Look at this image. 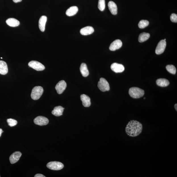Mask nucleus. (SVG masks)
I'll return each instance as SVG.
<instances>
[{
    "mask_svg": "<svg viewBox=\"0 0 177 177\" xmlns=\"http://www.w3.org/2000/svg\"><path fill=\"white\" fill-rule=\"evenodd\" d=\"M98 7L100 11H103L105 8V0H99Z\"/></svg>",
    "mask_w": 177,
    "mask_h": 177,
    "instance_id": "obj_26",
    "label": "nucleus"
},
{
    "mask_svg": "<svg viewBox=\"0 0 177 177\" xmlns=\"http://www.w3.org/2000/svg\"><path fill=\"white\" fill-rule=\"evenodd\" d=\"M143 126L139 121L132 120L129 121L125 128L127 135L132 137H135L142 133Z\"/></svg>",
    "mask_w": 177,
    "mask_h": 177,
    "instance_id": "obj_1",
    "label": "nucleus"
},
{
    "mask_svg": "<svg viewBox=\"0 0 177 177\" xmlns=\"http://www.w3.org/2000/svg\"><path fill=\"white\" fill-rule=\"evenodd\" d=\"M49 122V120L47 118L41 116L37 117L34 120V122L36 124L41 126L47 125Z\"/></svg>",
    "mask_w": 177,
    "mask_h": 177,
    "instance_id": "obj_7",
    "label": "nucleus"
},
{
    "mask_svg": "<svg viewBox=\"0 0 177 177\" xmlns=\"http://www.w3.org/2000/svg\"><path fill=\"white\" fill-rule=\"evenodd\" d=\"M47 167L51 170H57L63 169L64 165L60 162L53 161L50 162L47 164Z\"/></svg>",
    "mask_w": 177,
    "mask_h": 177,
    "instance_id": "obj_5",
    "label": "nucleus"
},
{
    "mask_svg": "<svg viewBox=\"0 0 177 177\" xmlns=\"http://www.w3.org/2000/svg\"><path fill=\"white\" fill-rule=\"evenodd\" d=\"M3 130L1 129H0V137L1 136L2 133H3Z\"/></svg>",
    "mask_w": 177,
    "mask_h": 177,
    "instance_id": "obj_31",
    "label": "nucleus"
},
{
    "mask_svg": "<svg viewBox=\"0 0 177 177\" xmlns=\"http://www.w3.org/2000/svg\"><path fill=\"white\" fill-rule=\"evenodd\" d=\"M164 40H166V39H164Z\"/></svg>",
    "mask_w": 177,
    "mask_h": 177,
    "instance_id": "obj_33",
    "label": "nucleus"
},
{
    "mask_svg": "<svg viewBox=\"0 0 177 177\" xmlns=\"http://www.w3.org/2000/svg\"><path fill=\"white\" fill-rule=\"evenodd\" d=\"M8 72V68L7 63L5 61H0V74L5 75Z\"/></svg>",
    "mask_w": 177,
    "mask_h": 177,
    "instance_id": "obj_17",
    "label": "nucleus"
},
{
    "mask_svg": "<svg viewBox=\"0 0 177 177\" xmlns=\"http://www.w3.org/2000/svg\"><path fill=\"white\" fill-rule=\"evenodd\" d=\"M94 30L93 28L91 26H87L83 28L80 30V33L82 35L87 36L93 33Z\"/></svg>",
    "mask_w": 177,
    "mask_h": 177,
    "instance_id": "obj_13",
    "label": "nucleus"
},
{
    "mask_svg": "<svg viewBox=\"0 0 177 177\" xmlns=\"http://www.w3.org/2000/svg\"><path fill=\"white\" fill-rule=\"evenodd\" d=\"M166 69L167 71L172 74H176V68L173 65H168L166 66Z\"/></svg>",
    "mask_w": 177,
    "mask_h": 177,
    "instance_id": "obj_24",
    "label": "nucleus"
},
{
    "mask_svg": "<svg viewBox=\"0 0 177 177\" xmlns=\"http://www.w3.org/2000/svg\"><path fill=\"white\" fill-rule=\"evenodd\" d=\"M7 24L12 27H16L18 26L20 24V22L18 20L14 18H9L6 20Z\"/></svg>",
    "mask_w": 177,
    "mask_h": 177,
    "instance_id": "obj_19",
    "label": "nucleus"
},
{
    "mask_svg": "<svg viewBox=\"0 0 177 177\" xmlns=\"http://www.w3.org/2000/svg\"><path fill=\"white\" fill-rule=\"evenodd\" d=\"M78 8L76 6H72L68 8L66 11V14L68 16H71L75 15L78 11Z\"/></svg>",
    "mask_w": 177,
    "mask_h": 177,
    "instance_id": "obj_18",
    "label": "nucleus"
},
{
    "mask_svg": "<svg viewBox=\"0 0 177 177\" xmlns=\"http://www.w3.org/2000/svg\"><path fill=\"white\" fill-rule=\"evenodd\" d=\"M129 94L132 98L138 99L143 96L144 94V91L138 87H132L129 89Z\"/></svg>",
    "mask_w": 177,
    "mask_h": 177,
    "instance_id": "obj_2",
    "label": "nucleus"
},
{
    "mask_svg": "<svg viewBox=\"0 0 177 177\" xmlns=\"http://www.w3.org/2000/svg\"><path fill=\"white\" fill-rule=\"evenodd\" d=\"M177 104H175L174 108H175V109L176 110V111H177Z\"/></svg>",
    "mask_w": 177,
    "mask_h": 177,
    "instance_id": "obj_32",
    "label": "nucleus"
},
{
    "mask_svg": "<svg viewBox=\"0 0 177 177\" xmlns=\"http://www.w3.org/2000/svg\"><path fill=\"white\" fill-rule=\"evenodd\" d=\"M21 153L20 152H16L11 155L10 161L11 163L13 164L18 162L21 156Z\"/></svg>",
    "mask_w": 177,
    "mask_h": 177,
    "instance_id": "obj_12",
    "label": "nucleus"
},
{
    "mask_svg": "<svg viewBox=\"0 0 177 177\" xmlns=\"http://www.w3.org/2000/svg\"><path fill=\"white\" fill-rule=\"evenodd\" d=\"M15 3H18L22 1V0H13Z\"/></svg>",
    "mask_w": 177,
    "mask_h": 177,
    "instance_id": "obj_30",
    "label": "nucleus"
},
{
    "mask_svg": "<svg viewBox=\"0 0 177 177\" xmlns=\"http://www.w3.org/2000/svg\"><path fill=\"white\" fill-rule=\"evenodd\" d=\"M43 89L41 86H36L33 89L31 94L32 99L37 100L40 99L43 93Z\"/></svg>",
    "mask_w": 177,
    "mask_h": 177,
    "instance_id": "obj_3",
    "label": "nucleus"
},
{
    "mask_svg": "<svg viewBox=\"0 0 177 177\" xmlns=\"http://www.w3.org/2000/svg\"><path fill=\"white\" fill-rule=\"evenodd\" d=\"M111 69L113 71L116 73H120L124 71V67L121 64L114 63L112 64L111 65Z\"/></svg>",
    "mask_w": 177,
    "mask_h": 177,
    "instance_id": "obj_10",
    "label": "nucleus"
},
{
    "mask_svg": "<svg viewBox=\"0 0 177 177\" xmlns=\"http://www.w3.org/2000/svg\"><path fill=\"white\" fill-rule=\"evenodd\" d=\"M30 67L37 71H42L45 69V67L41 63L36 61H32L28 63Z\"/></svg>",
    "mask_w": 177,
    "mask_h": 177,
    "instance_id": "obj_6",
    "label": "nucleus"
},
{
    "mask_svg": "<svg viewBox=\"0 0 177 177\" xmlns=\"http://www.w3.org/2000/svg\"><path fill=\"white\" fill-rule=\"evenodd\" d=\"M166 46V42L165 40H161L157 45L156 50H155V53L157 55L162 54L164 51Z\"/></svg>",
    "mask_w": 177,
    "mask_h": 177,
    "instance_id": "obj_8",
    "label": "nucleus"
},
{
    "mask_svg": "<svg viewBox=\"0 0 177 177\" xmlns=\"http://www.w3.org/2000/svg\"><path fill=\"white\" fill-rule=\"evenodd\" d=\"M64 108L61 106L56 107L54 108L52 112V114L54 116H59L63 115V112Z\"/></svg>",
    "mask_w": 177,
    "mask_h": 177,
    "instance_id": "obj_20",
    "label": "nucleus"
},
{
    "mask_svg": "<svg viewBox=\"0 0 177 177\" xmlns=\"http://www.w3.org/2000/svg\"><path fill=\"white\" fill-rule=\"evenodd\" d=\"M66 83L64 81L62 80L57 83L55 87V89L59 94L63 93L66 88Z\"/></svg>",
    "mask_w": 177,
    "mask_h": 177,
    "instance_id": "obj_9",
    "label": "nucleus"
},
{
    "mask_svg": "<svg viewBox=\"0 0 177 177\" xmlns=\"http://www.w3.org/2000/svg\"><path fill=\"white\" fill-rule=\"evenodd\" d=\"M170 20L172 22L177 23V15L175 14H172L170 16Z\"/></svg>",
    "mask_w": 177,
    "mask_h": 177,
    "instance_id": "obj_28",
    "label": "nucleus"
},
{
    "mask_svg": "<svg viewBox=\"0 0 177 177\" xmlns=\"http://www.w3.org/2000/svg\"><path fill=\"white\" fill-rule=\"evenodd\" d=\"M98 88L101 91H109L110 90L109 84L105 78H101L98 84Z\"/></svg>",
    "mask_w": 177,
    "mask_h": 177,
    "instance_id": "obj_4",
    "label": "nucleus"
},
{
    "mask_svg": "<svg viewBox=\"0 0 177 177\" xmlns=\"http://www.w3.org/2000/svg\"><path fill=\"white\" fill-rule=\"evenodd\" d=\"M80 69L81 73L83 76L86 77L89 75V72L86 64L82 63Z\"/></svg>",
    "mask_w": 177,
    "mask_h": 177,
    "instance_id": "obj_21",
    "label": "nucleus"
},
{
    "mask_svg": "<svg viewBox=\"0 0 177 177\" xmlns=\"http://www.w3.org/2000/svg\"><path fill=\"white\" fill-rule=\"evenodd\" d=\"M122 45V43L119 39L115 40L111 44L109 49L111 51H114L120 49Z\"/></svg>",
    "mask_w": 177,
    "mask_h": 177,
    "instance_id": "obj_11",
    "label": "nucleus"
},
{
    "mask_svg": "<svg viewBox=\"0 0 177 177\" xmlns=\"http://www.w3.org/2000/svg\"><path fill=\"white\" fill-rule=\"evenodd\" d=\"M150 37V34L148 33H142L140 34L138 38V41L141 43L147 40Z\"/></svg>",
    "mask_w": 177,
    "mask_h": 177,
    "instance_id": "obj_23",
    "label": "nucleus"
},
{
    "mask_svg": "<svg viewBox=\"0 0 177 177\" xmlns=\"http://www.w3.org/2000/svg\"><path fill=\"white\" fill-rule=\"evenodd\" d=\"M1 59H2L3 58H2V57H1Z\"/></svg>",
    "mask_w": 177,
    "mask_h": 177,
    "instance_id": "obj_34",
    "label": "nucleus"
},
{
    "mask_svg": "<svg viewBox=\"0 0 177 177\" xmlns=\"http://www.w3.org/2000/svg\"><path fill=\"white\" fill-rule=\"evenodd\" d=\"M0 177H1V176H0Z\"/></svg>",
    "mask_w": 177,
    "mask_h": 177,
    "instance_id": "obj_35",
    "label": "nucleus"
},
{
    "mask_svg": "<svg viewBox=\"0 0 177 177\" xmlns=\"http://www.w3.org/2000/svg\"><path fill=\"white\" fill-rule=\"evenodd\" d=\"M108 6L111 13L113 15H116L118 13V8L114 2L110 1L108 3Z\"/></svg>",
    "mask_w": 177,
    "mask_h": 177,
    "instance_id": "obj_16",
    "label": "nucleus"
},
{
    "mask_svg": "<svg viewBox=\"0 0 177 177\" xmlns=\"http://www.w3.org/2000/svg\"><path fill=\"white\" fill-rule=\"evenodd\" d=\"M81 100L82 102V104L85 107H88L91 104V100L88 96L83 94L81 95Z\"/></svg>",
    "mask_w": 177,
    "mask_h": 177,
    "instance_id": "obj_14",
    "label": "nucleus"
},
{
    "mask_svg": "<svg viewBox=\"0 0 177 177\" xmlns=\"http://www.w3.org/2000/svg\"><path fill=\"white\" fill-rule=\"evenodd\" d=\"M47 20V17L43 16L40 17L39 21V27L40 30L43 32L45 30V24Z\"/></svg>",
    "mask_w": 177,
    "mask_h": 177,
    "instance_id": "obj_15",
    "label": "nucleus"
},
{
    "mask_svg": "<svg viewBox=\"0 0 177 177\" xmlns=\"http://www.w3.org/2000/svg\"><path fill=\"white\" fill-rule=\"evenodd\" d=\"M156 83L158 86L161 87H167L170 84L169 81L165 78L159 79L157 80Z\"/></svg>",
    "mask_w": 177,
    "mask_h": 177,
    "instance_id": "obj_22",
    "label": "nucleus"
},
{
    "mask_svg": "<svg viewBox=\"0 0 177 177\" xmlns=\"http://www.w3.org/2000/svg\"><path fill=\"white\" fill-rule=\"evenodd\" d=\"M149 24V23L148 20H142L140 21L138 26L140 28L143 29L147 26Z\"/></svg>",
    "mask_w": 177,
    "mask_h": 177,
    "instance_id": "obj_25",
    "label": "nucleus"
},
{
    "mask_svg": "<svg viewBox=\"0 0 177 177\" xmlns=\"http://www.w3.org/2000/svg\"><path fill=\"white\" fill-rule=\"evenodd\" d=\"M7 121L8 125L10 127L14 126L16 125L18 123L16 120L11 118L8 119Z\"/></svg>",
    "mask_w": 177,
    "mask_h": 177,
    "instance_id": "obj_27",
    "label": "nucleus"
},
{
    "mask_svg": "<svg viewBox=\"0 0 177 177\" xmlns=\"http://www.w3.org/2000/svg\"><path fill=\"white\" fill-rule=\"evenodd\" d=\"M35 177H45V176H44L43 175L41 174H37L35 175L34 176Z\"/></svg>",
    "mask_w": 177,
    "mask_h": 177,
    "instance_id": "obj_29",
    "label": "nucleus"
}]
</instances>
